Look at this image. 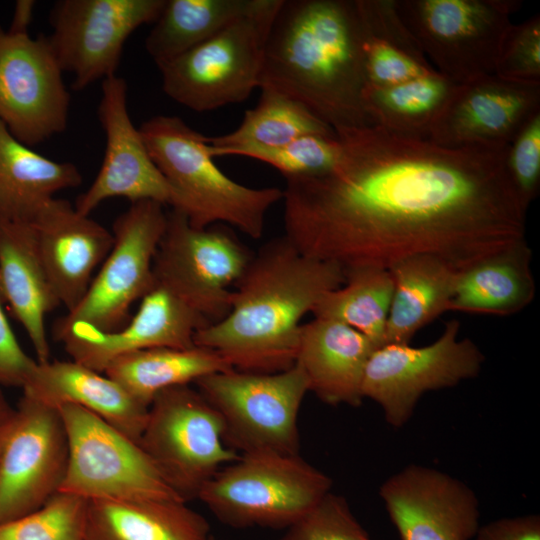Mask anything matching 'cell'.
Instances as JSON below:
<instances>
[{
  "mask_svg": "<svg viewBox=\"0 0 540 540\" xmlns=\"http://www.w3.org/2000/svg\"><path fill=\"white\" fill-rule=\"evenodd\" d=\"M327 171L285 178L284 237L344 274L415 255L456 271L526 240L510 144L450 147L377 125L335 131Z\"/></svg>",
  "mask_w": 540,
  "mask_h": 540,
  "instance_id": "1",
  "label": "cell"
},
{
  "mask_svg": "<svg viewBox=\"0 0 540 540\" xmlns=\"http://www.w3.org/2000/svg\"><path fill=\"white\" fill-rule=\"evenodd\" d=\"M367 37L358 0H283L259 88L302 104L334 131L372 126L363 101Z\"/></svg>",
  "mask_w": 540,
  "mask_h": 540,
  "instance_id": "2",
  "label": "cell"
},
{
  "mask_svg": "<svg viewBox=\"0 0 540 540\" xmlns=\"http://www.w3.org/2000/svg\"><path fill=\"white\" fill-rule=\"evenodd\" d=\"M344 282L339 266L302 254L284 236L274 238L235 283L228 314L200 329L194 343L237 371L287 370L296 362L302 318Z\"/></svg>",
  "mask_w": 540,
  "mask_h": 540,
  "instance_id": "3",
  "label": "cell"
},
{
  "mask_svg": "<svg viewBox=\"0 0 540 540\" xmlns=\"http://www.w3.org/2000/svg\"><path fill=\"white\" fill-rule=\"evenodd\" d=\"M139 130L153 162L172 188V210L183 214L195 228L222 222L250 238L262 237L266 214L282 200V189L252 188L229 178L213 161L207 136L180 117L157 115Z\"/></svg>",
  "mask_w": 540,
  "mask_h": 540,
  "instance_id": "4",
  "label": "cell"
},
{
  "mask_svg": "<svg viewBox=\"0 0 540 540\" xmlns=\"http://www.w3.org/2000/svg\"><path fill=\"white\" fill-rule=\"evenodd\" d=\"M331 486V478L299 454L255 451L220 469L197 499L233 528L286 529Z\"/></svg>",
  "mask_w": 540,
  "mask_h": 540,
  "instance_id": "5",
  "label": "cell"
},
{
  "mask_svg": "<svg viewBox=\"0 0 540 540\" xmlns=\"http://www.w3.org/2000/svg\"><path fill=\"white\" fill-rule=\"evenodd\" d=\"M282 3L257 0L211 38L159 65L165 94L196 112L245 101L259 88L267 37Z\"/></svg>",
  "mask_w": 540,
  "mask_h": 540,
  "instance_id": "6",
  "label": "cell"
},
{
  "mask_svg": "<svg viewBox=\"0 0 540 540\" xmlns=\"http://www.w3.org/2000/svg\"><path fill=\"white\" fill-rule=\"evenodd\" d=\"M224 422L203 395L189 385L165 389L148 407L139 445L169 486L185 501L239 453L224 441Z\"/></svg>",
  "mask_w": 540,
  "mask_h": 540,
  "instance_id": "7",
  "label": "cell"
},
{
  "mask_svg": "<svg viewBox=\"0 0 540 540\" xmlns=\"http://www.w3.org/2000/svg\"><path fill=\"white\" fill-rule=\"evenodd\" d=\"M195 384L221 416L229 448L299 454L297 417L309 386L297 363L269 374L230 369Z\"/></svg>",
  "mask_w": 540,
  "mask_h": 540,
  "instance_id": "8",
  "label": "cell"
},
{
  "mask_svg": "<svg viewBox=\"0 0 540 540\" xmlns=\"http://www.w3.org/2000/svg\"><path fill=\"white\" fill-rule=\"evenodd\" d=\"M433 69L456 84L492 75L519 0H395Z\"/></svg>",
  "mask_w": 540,
  "mask_h": 540,
  "instance_id": "9",
  "label": "cell"
},
{
  "mask_svg": "<svg viewBox=\"0 0 540 540\" xmlns=\"http://www.w3.org/2000/svg\"><path fill=\"white\" fill-rule=\"evenodd\" d=\"M167 226L161 203H131L112 226L113 246L79 304L54 325V335L71 328L117 331L131 306L154 286L153 262Z\"/></svg>",
  "mask_w": 540,
  "mask_h": 540,
  "instance_id": "10",
  "label": "cell"
},
{
  "mask_svg": "<svg viewBox=\"0 0 540 540\" xmlns=\"http://www.w3.org/2000/svg\"><path fill=\"white\" fill-rule=\"evenodd\" d=\"M58 410L66 429L69 452L59 492L87 500L184 501L138 442L81 407L63 405Z\"/></svg>",
  "mask_w": 540,
  "mask_h": 540,
  "instance_id": "11",
  "label": "cell"
},
{
  "mask_svg": "<svg viewBox=\"0 0 540 540\" xmlns=\"http://www.w3.org/2000/svg\"><path fill=\"white\" fill-rule=\"evenodd\" d=\"M253 254L229 229L195 228L172 210L158 246L153 274L165 287L211 324L231 306L232 290Z\"/></svg>",
  "mask_w": 540,
  "mask_h": 540,
  "instance_id": "12",
  "label": "cell"
},
{
  "mask_svg": "<svg viewBox=\"0 0 540 540\" xmlns=\"http://www.w3.org/2000/svg\"><path fill=\"white\" fill-rule=\"evenodd\" d=\"M460 322H446L433 343L386 344L375 349L365 367L362 397L376 402L393 427L406 424L421 396L479 375L485 356L469 338H459Z\"/></svg>",
  "mask_w": 540,
  "mask_h": 540,
  "instance_id": "13",
  "label": "cell"
},
{
  "mask_svg": "<svg viewBox=\"0 0 540 540\" xmlns=\"http://www.w3.org/2000/svg\"><path fill=\"white\" fill-rule=\"evenodd\" d=\"M166 0H61L51 12L47 37L63 72L73 75L72 88L116 75L128 37L154 23Z\"/></svg>",
  "mask_w": 540,
  "mask_h": 540,
  "instance_id": "14",
  "label": "cell"
},
{
  "mask_svg": "<svg viewBox=\"0 0 540 540\" xmlns=\"http://www.w3.org/2000/svg\"><path fill=\"white\" fill-rule=\"evenodd\" d=\"M47 37L12 34L0 26V121L33 147L63 132L70 93Z\"/></svg>",
  "mask_w": 540,
  "mask_h": 540,
  "instance_id": "15",
  "label": "cell"
},
{
  "mask_svg": "<svg viewBox=\"0 0 540 540\" xmlns=\"http://www.w3.org/2000/svg\"><path fill=\"white\" fill-rule=\"evenodd\" d=\"M68 453L59 410L23 394L0 454V524L37 510L59 492Z\"/></svg>",
  "mask_w": 540,
  "mask_h": 540,
  "instance_id": "16",
  "label": "cell"
},
{
  "mask_svg": "<svg viewBox=\"0 0 540 540\" xmlns=\"http://www.w3.org/2000/svg\"><path fill=\"white\" fill-rule=\"evenodd\" d=\"M98 118L106 139L104 159L92 184L75 201V209L90 216L103 201L117 197L131 203L151 200L172 207V188L131 121L127 83L117 74L102 81Z\"/></svg>",
  "mask_w": 540,
  "mask_h": 540,
  "instance_id": "17",
  "label": "cell"
},
{
  "mask_svg": "<svg viewBox=\"0 0 540 540\" xmlns=\"http://www.w3.org/2000/svg\"><path fill=\"white\" fill-rule=\"evenodd\" d=\"M401 540H471L480 527L479 501L459 479L411 464L379 489Z\"/></svg>",
  "mask_w": 540,
  "mask_h": 540,
  "instance_id": "18",
  "label": "cell"
},
{
  "mask_svg": "<svg viewBox=\"0 0 540 540\" xmlns=\"http://www.w3.org/2000/svg\"><path fill=\"white\" fill-rule=\"evenodd\" d=\"M140 301L132 320L117 331L71 328L55 338L63 343L73 361L103 373L113 360L129 353L194 347L195 334L211 324L160 285L155 284Z\"/></svg>",
  "mask_w": 540,
  "mask_h": 540,
  "instance_id": "19",
  "label": "cell"
},
{
  "mask_svg": "<svg viewBox=\"0 0 540 540\" xmlns=\"http://www.w3.org/2000/svg\"><path fill=\"white\" fill-rule=\"evenodd\" d=\"M537 113L540 85L492 74L457 85L428 139L450 147L510 144Z\"/></svg>",
  "mask_w": 540,
  "mask_h": 540,
  "instance_id": "20",
  "label": "cell"
},
{
  "mask_svg": "<svg viewBox=\"0 0 540 540\" xmlns=\"http://www.w3.org/2000/svg\"><path fill=\"white\" fill-rule=\"evenodd\" d=\"M46 274L67 312L86 294L113 246V234L64 199L48 201L31 222Z\"/></svg>",
  "mask_w": 540,
  "mask_h": 540,
  "instance_id": "21",
  "label": "cell"
},
{
  "mask_svg": "<svg viewBox=\"0 0 540 540\" xmlns=\"http://www.w3.org/2000/svg\"><path fill=\"white\" fill-rule=\"evenodd\" d=\"M373 343L341 322L314 317L300 328L296 362L309 386L329 405H361V386Z\"/></svg>",
  "mask_w": 540,
  "mask_h": 540,
  "instance_id": "22",
  "label": "cell"
},
{
  "mask_svg": "<svg viewBox=\"0 0 540 540\" xmlns=\"http://www.w3.org/2000/svg\"><path fill=\"white\" fill-rule=\"evenodd\" d=\"M23 394L53 408L75 405L139 443L148 407L106 374L76 361L38 363Z\"/></svg>",
  "mask_w": 540,
  "mask_h": 540,
  "instance_id": "23",
  "label": "cell"
},
{
  "mask_svg": "<svg viewBox=\"0 0 540 540\" xmlns=\"http://www.w3.org/2000/svg\"><path fill=\"white\" fill-rule=\"evenodd\" d=\"M0 288L38 363L49 361L46 316L60 305L40 257L32 223L0 218Z\"/></svg>",
  "mask_w": 540,
  "mask_h": 540,
  "instance_id": "24",
  "label": "cell"
},
{
  "mask_svg": "<svg viewBox=\"0 0 540 540\" xmlns=\"http://www.w3.org/2000/svg\"><path fill=\"white\" fill-rule=\"evenodd\" d=\"M179 500H87L86 540H207L208 521Z\"/></svg>",
  "mask_w": 540,
  "mask_h": 540,
  "instance_id": "25",
  "label": "cell"
},
{
  "mask_svg": "<svg viewBox=\"0 0 540 540\" xmlns=\"http://www.w3.org/2000/svg\"><path fill=\"white\" fill-rule=\"evenodd\" d=\"M531 260L524 240L459 271L449 311L498 316L522 311L536 295Z\"/></svg>",
  "mask_w": 540,
  "mask_h": 540,
  "instance_id": "26",
  "label": "cell"
},
{
  "mask_svg": "<svg viewBox=\"0 0 540 540\" xmlns=\"http://www.w3.org/2000/svg\"><path fill=\"white\" fill-rule=\"evenodd\" d=\"M81 183L75 164L39 154L0 121V218L31 223L55 194Z\"/></svg>",
  "mask_w": 540,
  "mask_h": 540,
  "instance_id": "27",
  "label": "cell"
},
{
  "mask_svg": "<svg viewBox=\"0 0 540 540\" xmlns=\"http://www.w3.org/2000/svg\"><path fill=\"white\" fill-rule=\"evenodd\" d=\"M393 295L384 344H410L415 334L449 311L459 271L431 255L405 258L389 269Z\"/></svg>",
  "mask_w": 540,
  "mask_h": 540,
  "instance_id": "28",
  "label": "cell"
},
{
  "mask_svg": "<svg viewBox=\"0 0 540 540\" xmlns=\"http://www.w3.org/2000/svg\"><path fill=\"white\" fill-rule=\"evenodd\" d=\"M230 369L218 353L195 345L187 349L163 347L129 353L113 360L103 373L149 407L154 397L165 389L189 385Z\"/></svg>",
  "mask_w": 540,
  "mask_h": 540,
  "instance_id": "29",
  "label": "cell"
},
{
  "mask_svg": "<svg viewBox=\"0 0 540 540\" xmlns=\"http://www.w3.org/2000/svg\"><path fill=\"white\" fill-rule=\"evenodd\" d=\"M457 85L433 73L386 87L366 86L363 101L374 125L405 136L428 138Z\"/></svg>",
  "mask_w": 540,
  "mask_h": 540,
  "instance_id": "30",
  "label": "cell"
},
{
  "mask_svg": "<svg viewBox=\"0 0 540 540\" xmlns=\"http://www.w3.org/2000/svg\"><path fill=\"white\" fill-rule=\"evenodd\" d=\"M257 0H166L145 48L157 66L211 38L248 13Z\"/></svg>",
  "mask_w": 540,
  "mask_h": 540,
  "instance_id": "31",
  "label": "cell"
},
{
  "mask_svg": "<svg viewBox=\"0 0 540 540\" xmlns=\"http://www.w3.org/2000/svg\"><path fill=\"white\" fill-rule=\"evenodd\" d=\"M389 270L365 267L345 272V282L326 292L312 314L357 330L379 348L384 344L385 326L393 295Z\"/></svg>",
  "mask_w": 540,
  "mask_h": 540,
  "instance_id": "32",
  "label": "cell"
},
{
  "mask_svg": "<svg viewBox=\"0 0 540 540\" xmlns=\"http://www.w3.org/2000/svg\"><path fill=\"white\" fill-rule=\"evenodd\" d=\"M260 90L258 104L245 111L240 125L229 133L207 137L209 145L274 147L306 135H336L302 104L276 91Z\"/></svg>",
  "mask_w": 540,
  "mask_h": 540,
  "instance_id": "33",
  "label": "cell"
},
{
  "mask_svg": "<svg viewBox=\"0 0 540 540\" xmlns=\"http://www.w3.org/2000/svg\"><path fill=\"white\" fill-rule=\"evenodd\" d=\"M339 150L337 135H306L274 147L209 145V152L213 158L219 156L252 158L274 167L284 178L312 176L329 170L336 162Z\"/></svg>",
  "mask_w": 540,
  "mask_h": 540,
  "instance_id": "34",
  "label": "cell"
},
{
  "mask_svg": "<svg viewBox=\"0 0 540 540\" xmlns=\"http://www.w3.org/2000/svg\"><path fill=\"white\" fill-rule=\"evenodd\" d=\"M87 499L58 492L37 510L0 524V540H86Z\"/></svg>",
  "mask_w": 540,
  "mask_h": 540,
  "instance_id": "35",
  "label": "cell"
},
{
  "mask_svg": "<svg viewBox=\"0 0 540 540\" xmlns=\"http://www.w3.org/2000/svg\"><path fill=\"white\" fill-rule=\"evenodd\" d=\"M277 540H372L347 500L327 493L311 510L285 529Z\"/></svg>",
  "mask_w": 540,
  "mask_h": 540,
  "instance_id": "36",
  "label": "cell"
},
{
  "mask_svg": "<svg viewBox=\"0 0 540 540\" xmlns=\"http://www.w3.org/2000/svg\"><path fill=\"white\" fill-rule=\"evenodd\" d=\"M494 74L506 81L540 85V15L511 24L504 34Z\"/></svg>",
  "mask_w": 540,
  "mask_h": 540,
  "instance_id": "37",
  "label": "cell"
},
{
  "mask_svg": "<svg viewBox=\"0 0 540 540\" xmlns=\"http://www.w3.org/2000/svg\"><path fill=\"white\" fill-rule=\"evenodd\" d=\"M507 168L520 200L528 208L540 185V113L529 119L510 143Z\"/></svg>",
  "mask_w": 540,
  "mask_h": 540,
  "instance_id": "38",
  "label": "cell"
},
{
  "mask_svg": "<svg viewBox=\"0 0 540 540\" xmlns=\"http://www.w3.org/2000/svg\"><path fill=\"white\" fill-rule=\"evenodd\" d=\"M367 86L386 87L437 73L389 44L368 35L365 43Z\"/></svg>",
  "mask_w": 540,
  "mask_h": 540,
  "instance_id": "39",
  "label": "cell"
},
{
  "mask_svg": "<svg viewBox=\"0 0 540 540\" xmlns=\"http://www.w3.org/2000/svg\"><path fill=\"white\" fill-rule=\"evenodd\" d=\"M358 5L369 36L400 49L424 65L431 66L418 42L401 20L395 0H358Z\"/></svg>",
  "mask_w": 540,
  "mask_h": 540,
  "instance_id": "40",
  "label": "cell"
},
{
  "mask_svg": "<svg viewBox=\"0 0 540 540\" xmlns=\"http://www.w3.org/2000/svg\"><path fill=\"white\" fill-rule=\"evenodd\" d=\"M0 288V386L23 388L37 366L18 343L4 311Z\"/></svg>",
  "mask_w": 540,
  "mask_h": 540,
  "instance_id": "41",
  "label": "cell"
},
{
  "mask_svg": "<svg viewBox=\"0 0 540 540\" xmlns=\"http://www.w3.org/2000/svg\"><path fill=\"white\" fill-rule=\"evenodd\" d=\"M475 540H540V517H506L480 526Z\"/></svg>",
  "mask_w": 540,
  "mask_h": 540,
  "instance_id": "42",
  "label": "cell"
},
{
  "mask_svg": "<svg viewBox=\"0 0 540 540\" xmlns=\"http://www.w3.org/2000/svg\"><path fill=\"white\" fill-rule=\"evenodd\" d=\"M35 5L36 3L33 0H19L16 2L11 25L8 29L10 33L28 34Z\"/></svg>",
  "mask_w": 540,
  "mask_h": 540,
  "instance_id": "43",
  "label": "cell"
},
{
  "mask_svg": "<svg viewBox=\"0 0 540 540\" xmlns=\"http://www.w3.org/2000/svg\"><path fill=\"white\" fill-rule=\"evenodd\" d=\"M16 408L12 407L0 386V454L12 427Z\"/></svg>",
  "mask_w": 540,
  "mask_h": 540,
  "instance_id": "44",
  "label": "cell"
},
{
  "mask_svg": "<svg viewBox=\"0 0 540 540\" xmlns=\"http://www.w3.org/2000/svg\"><path fill=\"white\" fill-rule=\"evenodd\" d=\"M207 540H217V539H214L211 536H209V538Z\"/></svg>",
  "mask_w": 540,
  "mask_h": 540,
  "instance_id": "45",
  "label": "cell"
}]
</instances>
